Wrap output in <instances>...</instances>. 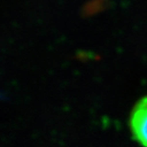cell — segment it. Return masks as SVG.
<instances>
[{"instance_id": "obj_1", "label": "cell", "mask_w": 147, "mask_h": 147, "mask_svg": "<svg viewBox=\"0 0 147 147\" xmlns=\"http://www.w3.org/2000/svg\"><path fill=\"white\" fill-rule=\"evenodd\" d=\"M129 125L134 138L139 144L147 146V97L140 99L133 108Z\"/></svg>"}]
</instances>
